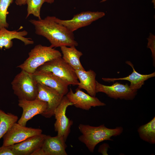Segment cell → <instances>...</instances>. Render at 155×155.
I'll use <instances>...</instances> for the list:
<instances>
[{"label": "cell", "mask_w": 155, "mask_h": 155, "mask_svg": "<svg viewBox=\"0 0 155 155\" xmlns=\"http://www.w3.org/2000/svg\"><path fill=\"white\" fill-rule=\"evenodd\" d=\"M55 16H47L43 19H31L30 22L34 27L35 33L46 38L51 47L77 46L73 32L57 22Z\"/></svg>", "instance_id": "obj_1"}, {"label": "cell", "mask_w": 155, "mask_h": 155, "mask_svg": "<svg viewBox=\"0 0 155 155\" xmlns=\"http://www.w3.org/2000/svg\"><path fill=\"white\" fill-rule=\"evenodd\" d=\"M78 128L82 135L78 140L84 144L91 152H94L96 146L99 143L105 140L113 141L111 137L121 135L123 131L122 127L110 129L104 124L98 126H93L80 124Z\"/></svg>", "instance_id": "obj_2"}, {"label": "cell", "mask_w": 155, "mask_h": 155, "mask_svg": "<svg viewBox=\"0 0 155 155\" xmlns=\"http://www.w3.org/2000/svg\"><path fill=\"white\" fill-rule=\"evenodd\" d=\"M29 56L22 64L18 66L22 70L31 73H34L37 68L45 63L62 57L61 53L50 46L38 44L28 53Z\"/></svg>", "instance_id": "obj_3"}, {"label": "cell", "mask_w": 155, "mask_h": 155, "mask_svg": "<svg viewBox=\"0 0 155 155\" xmlns=\"http://www.w3.org/2000/svg\"><path fill=\"white\" fill-rule=\"evenodd\" d=\"M37 83L32 73L22 70L11 83L14 94L20 100H33L36 98L38 94Z\"/></svg>", "instance_id": "obj_4"}, {"label": "cell", "mask_w": 155, "mask_h": 155, "mask_svg": "<svg viewBox=\"0 0 155 155\" xmlns=\"http://www.w3.org/2000/svg\"><path fill=\"white\" fill-rule=\"evenodd\" d=\"M37 70L51 72L65 81L69 85H78L79 83L75 70L61 57L45 63Z\"/></svg>", "instance_id": "obj_5"}, {"label": "cell", "mask_w": 155, "mask_h": 155, "mask_svg": "<svg viewBox=\"0 0 155 155\" xmlns=\"http://www.w3.org/2000/svg\"><path fill=\"white\" fill-rule=\"evenodd\" d=\"M73 105L66 96H64L54 112V115L56 119L54 125L55 130L57 132V135L62 137L65 142L73 123L67 117L66 111L68 106Z\"/></svg>", "instance_id": "obj_6"}, {"label": "cell", "mask_w": 155, "mask_h": 155, "mask_svg": "<svg viewBox=\"0 0 155 155\" xmlns=\"http://www.w3.org/2000/svg\"><path fill=\"white\" fill-rule=\"evenodd\" d=\"M42 133L40 129L27 127L16 122L3 137V145L10 146Z\"/></svg>", "instance_id": "obj_7"}, {"label": "cell", "mask_w": 155, "mask_h": 155, "mask_svg": "<svg viewBox=\"0 0 155 155\" xmlns=\"http://www.w3.org/2000/svg\"><path fill=\"white\" fill-rule=\"evenodd\" d=\"M104 12L87 11L75 15L71 19L62 20L55 17L56 21L73 32L79 28L88 26L93 22L103 17Z\"/></svg>", "instance_id": "obj_8"}, {"label": "cell", "mask_w": 155, "mask_h": 155, "mask_svg": "<svg viewBox=\"0 0 155 155\" xmlns=\"http://www.w3.org/2000/svg\"><path fill=\"white\" fill-rule=\"evenodd\" d=\"M95 90L96 93L103 92L111 98L126 100H133L137 95V91L131 90L127 83L122 84L116 82L111 86H106L97 81Z\"/></svg>", "instance_id": "obj_9"}, {"label": "cell", "mask_w": 155, "mask_h": 155, "mask_svg": "<svg viewBox=\"0 0 155 155\" xmlns=\"http://www.w3.org/2000/svg\"><path fill=\"white\" fill-rule=\"evenodd\" d=\"M38 94L36 99L46 102L47 107L41 115L46 118L54 115L55 110L61 102L64 96L56 90L44 85L37 84Z\"/></svg>", "instance_id": "obj_10"}, {"label": "cell", "mask_w": 155, "mask_h": 155, "mask_svg": "<svg viewBox=\"0 0 155 155\" xmlns=\"http://www.w3.org/2000/svg\"><path fill=\"white\" fill-rule=\"evenodd\" d=\"M32 75L37 84L53 88L63 96L66 95L69 91L68 84L51 72L36 70L32 73Z\"/></svg>", "instance_id": "obj_11"}, {"label": "cell", "mask_w": 155, "mask_h": 155, "mask_svg": "<svg viewBox=\"0 0 155 155\" xmlns=\"http://www.w3.org/2000/svg\"><path fill=\"white\" fill-rule=\"evenodd\" d=\"M18 105L22 108L23 112L17 123L24 126L34 116L42 114L47 107L46 102L38 99L30 100H19Z\"/></svg>", "instance_id": "obj_12"}, {"label": "cell", "mask_w": 155, "mask_h": 155, "mask_svg": "<svg viewBox=\"0 0 155 155\" xmlns=\"http://www.w3.org/2000/svg\"><path fill=\"white\" fill-rule=\"evenodd\" d=\"M74 93L71 88L66 96L73 105L77 108L88 111L92 107L106 105L97 97L86 93L78 88L76 89Z\"/></svg>", "instance_id": "obj_13"}, {"label": "cell", "mask_w": 155, "mask_h": 155, "mask_svg": "<svg viewBox=\"0 0 155 155\" xmlns=\"http://www.w3.org/2000/svg\"><path fill=\"white\" fill-rule=\"evenodd\" d=\"M46 135L41 133L9 146L16 155H31L42 147Z\"/></svg>", "instance_id": "obj_14"}, {"label": "cell", "mask_w": 155, "mask_h": 155, "mask_svg": "<svg viewBox=\"0 0 155 155\" xmlns=\"http://www.w3.org/2000/svg\"><path fill=\"white\" fill-rule=\"evenodd\" d=\"M28 34L25 30L9 31L5 27L2 28L0 30V49L2 50L3 47L7 49L11 48L13 45L12 40L14 39L20 40L25 45L33 44L34 42L31 38L24 37Z\"/></svg>", "instance_id": "obj_15"}, {"label": "cell", "mask_w": 155, "mask_h": 155, "mask_svg": "<svg viewBox=\"0 0 155 155\" xmlns=\"http://www.w3.org/2000/svg\"><path fill=\"white\" fill-rule=\"evenodd\" d=\"M126 63L130 66L133 69V72L128 76L119 78H102L103 80L108 82H113L119 80H127L130 82V88L132 90H137L144 85L145 82L148 79L155 76V72L148 74H142L137 72L135 70L133 65L129 61H126Z\"/></svg>", "instance_id": "obj_16"}, {"label": "cell", "mask_w": 155, "mask_h": 155, "mask_svg": "<svg viewBox=\"0 0 155 155\" xmlns=\"http://www.w3.org/2000/svg\"><path fill=\"white\" fill-rule=\"evenodd\" d=\"M66 142L61 136L46 135L41 148L44 155H67Z\"/></svg>", "instance_id": "obj_17"}, {"label": "cell", "mask_w": 155, "mask_h": 155, "mask_svg": "<svg viewBox=\"0 0 155 155\" xmlns=\"http://www.w3.org/2000/svg\"><path fill=\"white\" fill-rule=\"evenodd\" d=\"M77 76L79 80V88L84 89L90 96L95 97L96 95L95 88L96 84V74L93 70L90 69L75 70Z\"/></svg>", "instance_id": "obj_18"}, {"label": "cell", "mask_w": 155, "mask_h": 155, "mask_svg": "<svg viewBox=\"0 0 155 155\" xmlns=\"http://www.w3.org/2000/svg\"><path fill=\"white\" fill-rule=\"evenodd\" d=\"M75 46L68 47L63 46L60 47L63 54L62 58L75 70H85L80 60L83 55L82 53L78 50Z\"/></svg>", "instance_id": "obj_19"}, {"label": "cell", "mask_w": 155, "mask_h": 155, "mask_svg": "<svg viewBox=\"0 0 155 155\" xmlns=\"http://www.w3.org/2000/svg\"><path fill=\"white\" fill-rule=\"evenodd\" d=\"M137 132L143 140L150 144H155V117L147 123L140 126Z\"/></svg>", "instance_id": "obj_20"}, {"label": "cell", "mask_w": 155, "mask_h": 155, "mask_svg": "<svg viewBox=\"0 0 155 155\" xmlns=\"http://www.w3.org/2000/svg\"><path fill=\"white\" fill-rule=\"evenodd\" d=\"M18 120L17 116L0 109V139Z\"/></svg>", "instance_id": "obj_21"}, {"label": "cell", "mask_w": 155, "mask_h": 155, "mask_svg": "<svg viewBox=\"0 0 155 155\" xmlns=\"http://www.w3.org/2000/svg\"><path fill=\"white\" fill-rule=\"evenodd\" d=\"M44 2V0H27V18L30 15L32 14L40 20V10L41 7Z\"/></svg>", "instance_id": "obj_22"}, {"label": "cell", "mask_w": 155, "mask_h": 155, "mask_svg": "<svg viewBox=\"0 0 155 155\" xmlns=\"http://www.w3.org/2000/svg\"><path fill=\"white\" fill-rule=\"evenodd\" d=\"M13 0H0V30L3 28H8L9 24L7 22V15L9 13L7 9Z\"/></svg>", "instance_id": "obj_23"}, {"label": "cell", "mask_w": 155, "mask_h": 155, "mask_svg": "<svg viewBox=\"0 0 155 155\" xmlns=\"http://www.w3.org/2000/svg\"><path fill=\"white\" fill-rule=\"evenodd\" d=\"M148 43L147 48L150 49L152 52V57L153 59V66L155 64V36L150 33L148 37L147 38Z\"/></svg>", "instance_id": "obj_24"}, {"label": "cell", "mask_w": 155, "mask_h": 155, "mask_svg": "<svg viewBox=\"0 0 155 155\" xmlns=\"http://www.w3.org/2000/svg\"><path fill=\"white\" fill-rule=\"evenodd\" d=\"M0 155H16L9 146L2 145L0 147Z\"/></svg>", "instance_id": "obj_25"}, {"label": "cell", "mask_w": 155, "mask_h": 155, "mask_svg": "<svg viewBox=\"0 0 155 155\" xmlns=\"http://www.w3.org/2000/svg\"><path fill=\"white\" fill-rule=\"evenodd\" d=\"M110 147L108 144L103 143L100 145L98 148V152L103 155H108L107 152Z\"/></svg>", "instance_id": "obj_26"}, {"label": "cell", "mask_w": 155, "mask_h": 155, "mask_svg": "<svg viewBox=\"0 0 155 155\" xmlns=\"http://www.w3.org/2000/svg\"><path fill=\"white\" fill-rule=\"evenodd\" d=\"M31 155H44V154L41 147H40L34 151Z\"/></svg>", "instance_id": "obj_27"}, {"label": "cell", "mask_w": 155, "mask_h": 155, "mask_svg": "<svg viewBox=\"0 0 155 155\" xmlns=\"http://www.w3.org/2000/svg\"><path fill=\"white\" fill-rule=\"evenodd\" d=\"M27 0H15L16 4L19 6H22L26 4Z\"/></svg>", "instance_id": "obj_28"}, {"label": "cell", "mask_w": 155, "mask_h": 155, "mask_svg": "<svg viewBox=\"0 0 155 155\" xmlns=\"http://www.w3.org/2000/svg\"><path fill=\"white\" fill-rule=\"evenodd\" d=\"M54 0H44V2L49 3H52L54 2Z\"/></svg>", "instance_id": "obj_29"}, {"label": "cell", "mask_w": 155, "mask_h": 155, "mask_svg": "<svg viewBox=\"0 0 155 155\" xmlns=\"http://www.w3.org/2000/svg\"><path fill=\"white\" fill-rule=\"evenodd\" d=\"M152 3H153L154 6V8H155V0H152Z\"/></svg>", "instance_id": "obj_30"}, {"label": "cell", "mask_w": 155, "mask_h": 155, "mask_svg": "<svg viewBox=\"0 0 155 155\" xmlns=\"http://www.w3.org/2000/svg\"><path fill=\"white\" fill-rule=\"evenodd\" d=\"M107 0H102L101 1H100V2H104Z\"/></svg>", "instance_id": "obj_31"}]
</instances>
